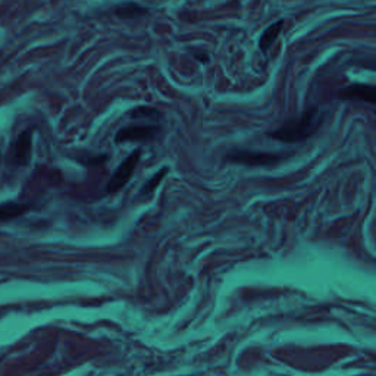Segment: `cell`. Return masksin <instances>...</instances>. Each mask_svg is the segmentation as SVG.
Listing matches in <instances>:
<instances>
[{
	"instance_id": "cell-13",
	"label": "cell",
	"mask_w": 376,
	"mask_h": 376,
	"mask_svg": "<svg viewBox=\"0 0 376 376\" xmlns=\"http://www.w3.org/2000/svg\"><path fill=\"white\" fill-rule=\"evenodd\" d=\"M0 160H2V155H0Z\"/></svg>"
},
{
	"instance_id": "cell-6",
	"label": "cell",
	"mask_w": 376,
	"mask_h": 376,
	"mask_svg": "<svg viewBox=\"0 0 376 376\" xmlns=\"http://www.w3.org/2000/svg\"><path fill=\"white\" fill-rule=\"evenodd\" d=\"M31 157V133L25 131L18 137L12 148V160L15 165L24 166L30 162Z\"/></svg>"
},
{
	"instance_id": "cell-8",
	"label": "cell",
	"mask_w": 376,
	"mask_h": 376,
	"mask_svg": "<svg viewBox=\"0 0 376 376\" xmlns=\"http://www.w3.org/2000/svg\"><path fill=\"white\" fill-rule=\"evenodd\" d=\"M150 10L142 5H137L134 2L120 5L115 9V14L122 19H137L148 15Z\"/></svg>"
},
{
	"instance_id": "cell-1",
	"label": "cell",
	"mask_w": 376,
	"mask_h": 376,
	"mask_svg": "<svg viewBox=\"0 0 376 376\" xmlns=\"http://www.w3.org/2000/svg\"><path fill=\"white\" fill-rule=\"evenodd\" d=\"M322 120H324V118H322L318 107H310V109L300 113L298 116L293 118V120L287 121L284 125L279 126L278 130L267 133V135L281 143H302L318 131Z\"/></svg>"
},
{
	"instance_id": "cell-7",
	"label": "cell",
	"mask_w": 376,
	"mask_h": 376,
	"mask_svg": "<svg viewBox=\"0 0 376 376\" xmlns=\"http://www.w3.org/2000/svg\"><path fill=\"white\" fill-rule=\"evenodd\" d=\"M283 27H284V19H279V21H276L275 24H272L271 27H267L263 31V34L259 40V47L263 53H267V50L271 49V46L276 41L278 36L281 34Z\"/></svg>"
},
{
	"instance_id": "cell-4",
	"label": "cell",
	"mask_w": 376,
	"mask_h": 376,
	"mask_svg": "<svg viewBox=\"0 0 376 376\" xmlns=\"http://www.w3.org/2000/svg\"><path fill=\"white\" fill-rule=\"evenodd\" d=\"M160 133V128L157 125H133L125 126L120 130L115 135L116 143L125 142H148L153 140Z\"/></svg>"
},
{
	"instance_id": "cell-9",
	"label": "cell",
	"mask_w": 376,
	"mask_h": 376,
	"mask_svg": "<svg viewBox=\"0 0 376 376\" xmlns=\"http://www.w3.org/2000/svg\"><path fill=\"white\" fill-rule=\"evenodd\" d=\"M30 209L28 205H23V203L9 201L0 205V221H10L15 219L21 214H24Z\"/></svg>"
},
{
	"instance_id": "cell-12",
	"label": "cell",
	"mask_w": 376,
	"mask_h": 376,
	"mask_svg": "<svg viewBox=\"0 0 376 376\" xmlns=\"http://www.w3.org/2000/svg\"><path fill=\"white\" fill-rule=\"evenodd\" d=\"M192 55H195L196 60H199L200 63H205V65H206V63H209V60H210V56L205 52H197V53H192Z\"/></svg>"
},
{
	"instance_id": "cell-3",
	"label": "cell",
	"mask_w": 376,
	"mask_h": 376,
	"mask_svg": "<svg viewBox=\"0 0 376 376\" xmlns=\"http://www.w3.org/2000/svg\"><path fill=\"white\" fill-rule=\"evenodd\" d=\"M140 157H142V150L137 148L130 156H126L124 162L118 166L109 182H107L106 191L109 192V195H113V192L122 190L126 186V182L134 175V170L140 162Z\"/></svg>"
},
{
	"instance_id": "cell-2",
	"label": "cell",
	"mask_w": 376,
	"mask_h": 376,
	"mask_svg": "<svg viewBox=\"0 0 376 376\" xmlns=\"http://www.w3.org/2000/svg\"><path fill=\"white\" fill-rule=\"evenodd\" d=\"M227 160L245 166H272L281 162L283 156L267 152H253V150L239 148L227 155Z\"/></svg>"
},
{
	"instance_id": "cell-10",
	"label": "cell",
	"mask_w": 376,
	"mask_h": 376,
	"mask_svg": "<svg viewBox=\"0 0 376 376\" xmlns=\"http://www.w3.org/2000/svg\"><path fill=\"white\" fill-rule=\"evenodd\" d=\"M130 118H133V120H159L160 112L155 107L137 106L130 112Z\"/></svg>"
},
{
	"instance_id": "cell-5",
	"label": "cell",
	"mask_w": 376,
	"mask_h": 376,
	"mask_svg": "<svg viewBox=\"0 0 376 376\" xmlns=\"http://www.w3.org/2000/svg\"><path fill=\"white\" fill-rule=\"evenodd\" d=\"M341 100L349 102H366L369 104L376 103V89L368 84H351L338 91Z\"/></svg>"
},
{
	"instance_id": "cell-11",
	"label": "cell",
	"mask_w": 376,
	"mask_h": 376,
	"mask_svg": "<svg viewBox=\"0 0 376 376\" xmlns=\"http://www.w3.org/2000/svg\"><path fill=\"white\" fill-rule=\"evenodd\" d=\"M166 174H168V168H162L157 172V174H155L152 178H148L147 182L144 184V187L142 188V191H140V195H143V196L152 195V192L157 188V186L160 184V181H162V178Z\"/></svg>"
}]
</instances>
